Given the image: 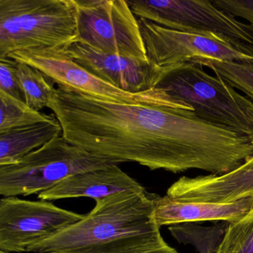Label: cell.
Wrapping results in <instances>:
<instances>
[{
	"mask_svg": "<svg viewBox=\"0 0 253 253\" xmlns=\"http://www.w3.org/2000/svg\"><path fill=\"white\" fill-rule=\"evenodd\" d=\"M47 108L72 144L151 170L174 172L197 141L195 120L183 108L103 101L60 87Z\"/></svg>",
	"mask_w": 253,
	"mask_h": 253,
	"instance_id": "obj_1",
	"label": "cell"
},
{
	"mask_svg": "<svg viewBox=\"0 0 253 253\" xmlns=\"http://www.w3.org/2000/svg\"><path fill=\"white\" fill-rule=\"evenodd\" d=\"M194 60L161 69L155 88L190 106L196 116L247 136L253 145V101Z\"/></svg>",
	"mask_w": 253,
	"mask_h": 253,
	"instance_id": "obj_3",
	"label": "cell"
},
{
	"mask_svg": "<svg viewBox=\"0 0 253 253\" xmlns=\"http://www.w3.org/2000/svg\"><path fill=\"white\" fill-rule=\"evenodd\" d=\"M8 57L38 69L50 82L66 91L112 103L159 105L192 110L189 106L176 101L159 88L140 93L120 89L76 63L65 48L24 50L11 53Z\"/></svg>",
	"mask_w": 253,
	"mask_h": 253,
	"instance_id": "obj_6",
	"label": "cell"
},
{
	"mask_svg": "<svg viewBox=\"0 0 253 253\" xmlns=\"http://www.w3.org/2000/svg\"><path fill=\"white\" fill-rule=\"evenodd\" d=\"M0 253H5V252L0 251Z\"/></svg>",
	"mask_w": 253,
	"mask_h": 253,
	"instance_id": "obj_23",
	"label": "cell"
},
{
	"mask_svg": "<svg viewBox=\"0 0 253 253\" xmlns=\"http://www.w3.org/2000/svg\"><path fill=\"white\" fill-rule=\"evenodd\" d=\"M167 196L185 201L229 204L253 197V156L223 174L181 177L170 186Z\"/></svg>",
	"mask_w": 253,
	"mask_h": 253,
	"instance_id": "obj_12",
	"label": "cell"
},
{
	"mask_svg": "<svg viewBox=\"0 0 253 253\" xmlns=\"http://www.w3.org/2000/svg\"><path fill=\"white\" fill-rule=\"evenodd\" d=\"M16 73L26 104L36 111L48 106L54 92L52 83L35 68L17 61Z\"/></svg>",
	"mask_w": 253,
	"mask_h": 253,
	"instance_id": "obj_17",
	"label": "cell"
},
{
	"mask_svg": "<svg viewBox=\"0 0 253 253\" xmlns=\"http://www.w3.org/2000/svg\"><path fill=\"white\" fill-rule=\"evenodd\" d=\"M145 190L142 185L124 172L119 166L114 165L70 176L38 194V198L49 201L84 197L95 201L120 192Z\"/></svg>",
	"mask_w": 253,
	"mask_h": 253,
	"instance_id": "obj_13",
	"label": "cell"
},
{
	"mask_svg": "<svg viewBox=\"0 0 253 253\" xmlns=\"http://www.w3.org/2000/svg\"><path fill=\"white\" fill-rule=\"evenodd\" d=\"M216 253H253V207L241 220L227 223Z\"/></svg>",
	"mask_w": 253,
	"mask_h": 253,
	"instance_id": "obj_19",
	"label": "cell"
},
{
	"mask_svg": "<svg viewBox=\"0 0 253 253\" xmlns=\"http://www.w3.org/2000/svg\"><path fill=\"white\" fill-rule=\"evenodd\" d=\"M120 164L75 146L61 135L16 164L0 166V195L40 194L70 176Z\"/></svg>",
	"mask_w": 253,
	"mask_h": 253,
	"instance_id": "obj_5",
	"label": "cell"
},
{
	"mask_svg": "<svg viewBox=\"0 0 253 253\" xmlns=\"http://www.w3.org/2000/svg\"><path fill=\"white\" fill-rule=\"evenodd\" d=\"M17 61L13 59H0V91L25 102L16 73Z\"/></svg>",
	"mask_w": 253,
	"mask_h": 253,
	"instance_id": "obj_20",
	"label": "cell"
},
{
	"mask_svg": "<svg viewBox=\"0 0 253 253\" xmlns=\"http://www.w3.org/2000/svg\"><path fill=\"white\" fill-rule=\"evenodd\" d=\"M138 253H178L175 249L170 247L167 244L165 247H161V248L154 249V250H147V251L141 252Z\"/></svg>",
	"mask_w": 253,
	"mask_h": 253,
	"instance_id": "obj_22",
	"label": "cell"
},
{
	"mask_svg": "<svg viewBox=\"0 0 253 253\" xmlns=\"http://www.w3.org/2000/svg\"><path fill=\"white\" fill-rule=\"evenodd\" d=\"M84 215L60 208L49 201L2 198L0 200V251L28 253L29 247L78 223Z\"/></svg>",
	"mask_w": 253,
	"mask_h": 253,
	"instance_id": "obj_10",
	"label": "cell"
},
{
	"mask_svg": "<svg viewBox=\"0 0 253 253\" xmlns=\"http://www.w3.org/2000/svg\"><path fill=\"white\" fill-rule=\"evenodd\" d=\"M211 2L217 8L253 26V0H211Z\"/></svg>",
	"mask_w": 253,
	"mask_h": 253,
	"instance_id": "obj_21",
	"label": "cell"
},
{
	"mask_svg": "<svg viewBox=\"0 0 253 253\" xmlns=\"http://www.w3.org/2000/svg\"><path fill=\"white\" fill-rule=\"evenodd\" d=\"M78 38L106 54L149 60L138 18L127 0H73Z\"/></svg>",
	"mask_w": 253,
	"mask_h": 253,
	"instance_id": "obj_7",
	"label": "cell"
},
{
	"mask_svg": "<svg viewBox=\"0 0 253 253\" xmlns=\"http://www.w3.org/2000/svg\"><path fill=\"white\" fill-rule=\"evenodd\" d=\"M73 0H0V59L39 48H67L76 42Z\"/></svg>",
	"mask_w": 253,
	"mask_h": 253,
	"instance_id": "obj_4",
	"label": "cell"
},
{
	"mask_svg": "<svg viewBox=\"0 0 253 253\" xmlns=\"http://www.w3.org/2000/svg\"><path fill=\"white\" fill-rule=\"evenodd\" d=\"M213 73L220 75L234 88L244 93L253 101V60L219 61L208 59H193Z\"/></svg>",
	"mask_w": 253,
	"mask_h": 253,
	"instance_id": "obj_18",
	"label": "cell"
},
{
	"mask_svg": "<svg viewBox=\"0 0 253 253\" xmlns=\"http://www.w3.org/2000/svg\"><path fill=\"white\" fill-rule=\"evenodd\" d=\"M253 207V197L229 204L185 201L155 195V215L160 226L202 221L235 223Z\"/></svg>",
	"mask_w": 253,
	"mask_h": 253,
	"instance_id": "obj_14",
	"label": "cell"
},
{
	"mask_svg": "<svg viewBox=\"0 0 253 253\" xmlns=\"http://www.w3.org/2000/svg\"><path fill=\"white\" fill-rule=\"evenodd\" d=\"M155 194L124 192L95 200L84 218L29 247L35 253H138L167 246L155 215Z\"/></svg>",
	"mask_w": 253,
	"mask_h": 253,
	"instance_id": "obj_2",
	"label": "cell"
},
{
	"mask_svg": "<svg viewBox=\"0 0 253 253\" xmlns=\"http://www.w3.org/2000/svg\"><path fill=\"white\" fill-rule=\"evenodd\" d=\"M29 107L26 102L0 91V133L34 124L48 122L55 118Z\"/></svg>",
	"mask_w": 253,
	"mask_h": 253,
	"instance_id": "obj_16",
	"label": "cell"
},
{
	"mask_svg": "<svg viewBox=\"0 0 253 253\" xmlns=\"http://www.w3.org/2000/svg\"><path fill=\"white\" fill-rule=\"evenodd\" d=\"M65 49L84 69L124 91L143 92L155 88L159 81L161 69L149 60L106 54L78 42Z\"/></svg>",
	"mask_w": 253,
	"mask_h": 253,
	"instance_id": "obj_11",
	"label": "cell"
},
{
	"mask_svg": "<svg viewBox=\"0 0 253 253\" xmlns=\"http://www.w3.org/2000/svg\"><path fill=\"white\" fill-rule=\"evenodd\" d=\"M62 133L63 129L57 118L48 122L0 133V166L19 162L34 151L61 136Z\"/></svg>",
	"mask_w": 253,
	"mask_h": 253,
	"instance_id": "obj_15",
	"label": "cell"
},
{
	"mask_svg": "<svg viewBox=\"0 0 253 253\" xmlns=\"http://www.w3.org/2000/svg\"><path fill=\"white\" fill-rule=\"evenodd\" d=\"M134 15L171 30L216 34L253 45V26L207 0H127Z\"/></svg>",
	"mask_w": 253,
	"mask_h": 253,
	"instance_id": "obj_8",
	"label": "cell"
},
{
	"mask_svg": "<svg viewBox=\"0 0 253 253\" xmlns=\"http://www.w3.org/2000/svg\"><path fill=\"white\" fill-rule=\"evenodd\" d=\"M138 22L148 58L161 69L193 59L253 60V45L227 37L171 30L143 19H138Z\"/></svg>",
	"mask_w": 253,
	"mask_h": 253,
	"instance_id": "obj_9",
	"label": "cell"
}]
</instances>
